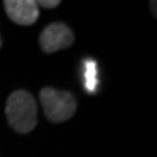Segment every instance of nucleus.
<instances>
[{"label":"nucleus","instance_id":"6","mask_svg":"<svg viewBox=\"0 0 157 157\" xmlns=\"http://www.w3.org/2000/svg\"><path fill=\"white\" fill-rule=\"evenodd\" d=\"M38 3V7L42 6L45 9H54L60 5V0H41V2H36Z\"/></svg>","mask_w":157,"mask_h":157},{"label":"nucleus","instance_id":"4","mask_svg":"<svg viewBox=\"0 0 157 157\" xmlns=\"http://www.w3.org/2000/svg\"><path fill=\"white\" fill-rule=\"evenodd\" d=\"M3 6L9 19L17 25H32L39 16L38 3L34 0H5Z\"/></svg>","mask_w":157,"mask_h":157},{"label":"nucleus","instance_id":"2","mask_svg":"<svg viewBox=\"0 0 157 157\" xmlns=\"http://www.w3.org/2000/svg\"><path fill=\"white\" fill-rule=\"evenodd\" d=\"M39 101L45 117L51 122H64L74 115L77 102L67 90H58L54 87H44L39 92Z\"/></svg>","mask_w":157,"mask_h":157},{"label":"nucleus","instance_id":"1","mask_svg":"<svg viewBox=\"0 0 157 157\" xmlns=\"http://www.w3.org/2000/svg\"><path fill=\"white\" fill-rule=\"evenodd\" d=\"M6 117L12 128L19 134H28L36 127V103L26 90L12 92L6 102Z\"/></svg>","mask_w":157,"mask_h":157},{"label":"nucleus","instance_id":"3","mask_svg":"<svg viewBox=\"0 0 157 157\" xmlns=\"http://www.w3.org/2000/svg\"><path fill=\"white\" fill-rule=\"evenodd\" d=\"M74 42L73 31L66 23L54 22L45 26L39 35V45L44 52L52 54L58 50H66Z\"/></svg>","mask_w":157,"mask_h":157},{"label":"nucleus","instance_id":"7","mask_svg":"<svg viewBox=\"0 0 157 157\" xmlns=\"http://www.w3.org/2000/svg\"><path fill=\"white\" fill-rule=\"evenodd\" d=\"M0 47H2V36H0Z\"/></svg>","mask_w":157,"mask_h":157},{"label":"nucleus","instance_id":"5","mask_svg":"<svg viewBox=\"0 0 157 157\" xmlns=\"http://www.w3.org/2000/svg\"><path fill=\"white\" fill-rule=\"evenodd\" d=\"M84 83L86 89L89 92H93L96 87V63L95 61H86L84 66Z\"/></svg>","mask_w":157,"mask_h":157}]
</instances>
